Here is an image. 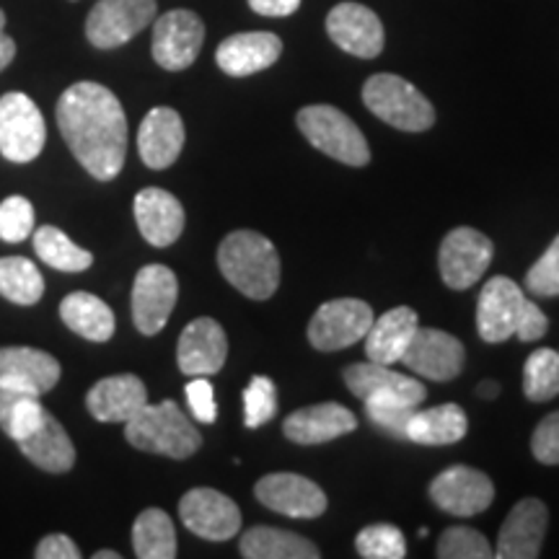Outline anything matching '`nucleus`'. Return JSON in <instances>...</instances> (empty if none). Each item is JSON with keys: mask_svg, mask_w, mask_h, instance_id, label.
Segmentation results:
<instances>
[{"mask_svg": "<svg viewBox=\"0 0 559 559\" xmlns=\"http://www.w3.org/2000/svg\"><path fill=\"white\" fill-rule=\"evenodd\" d=\"M58 128L91 177L109 181L128 156V117L120 99L94 81L73 83L58 102Z\"/></svg>", "mask_w": 559, "mask_h": 559, "instance_id": "nucleus-1", "label": "nucleus"}, {"mask_svg": "<svg viewBox=\"0 0 559 559\" xmlns=\"http://www.w3.org/2000/svg\"><path fill=\"white\" fill-rule=\"evenodd\" d=\"M477 332L479 337L498 345L510 337L521 342H536L549 332V319L534 300L523 296L521 285L510 277H492L481 288L477 304Z\"/></svg>", "mask_w": 559, "mask_h": 559, "instance_id": "nucleus-2", "label": "nucleus"}, {"mask_svg": "<svg viewBox=\"0 0 559 559\" xmlns=\"http://www.w3.org/2000/svg\"><path fill=\"white\" fill-rule=\"evenodd\" d=\"M218 267L236 290L251 300H267L280 285L275 243L257 230H234L218 249Z\"/></svg>", "mask_w": 559, "mask_h": 559, "instance_id": "nucleus-3", "label": "nucleus"}, {"mask_svg": "<svg viewBox=\"0 0 559 559\" xmlns=\"http://www.w3.org/2000/svg\"><path fill=\"white\" fill-rule=\"evenodd\" d=\"M124 438L138 451L160 453V456L179 461L194 456L202 445L200 430L171 400L145 404L138 415L124 423Z\"/></svg>", "mask_w": 559, "mask_h": 559, "instance_id": "nucleus-4", "label": "nucleus"}, {"mask_svg": "<svg viewBox=\"0 0 559 559\" xmlns=\"http://www.w3.org/2000/svg\"><path fill=\"white\" fill-rule=\"evenodd\" d=\"M362 102L379 120L404 132H425L436 124V107L419 88L394 73L370 75L362 86Z\"/></svg>", "mask_w": 559, "mask_h": 559, "instance_id": "nucleus-5", "label": "nucleus"}, {"mask_svg": "<svg viewBox=\"0 0 559 559\" xmlns=\"http://www.w3.org/2000/svg\"><path fill=\"white\" fill-rule=\"evenodd\" d=\"M298 130L313 148L347 166H366L370 160L368 140L345 111L330 104L304 107L296 117Z\"/></svg>", "mask_w": 559, "mask_h": 559, "instance_id": "nucleus-6", "label": "nucleus"}, {"mask_svg": "<svg viewBox=\"0 0 559 559\" xmlns=\"http://www.w3.org/2000/svg\"><path fill=\"white\" fill-rule=\"evenodd\" d=\"M47 143V124L37 104L21 91L0 96V156L29 164Z\"/></svg>", "mask_w": 559, "mask_h": 559, "instance_id": "nucleus-7", "label": "nucleus"}, {"mask_svg": "<svg viewBox=\"0 0 559 559\" xmlns=\"http://www.w3.org/2000/svg\"><path fill=\"white\" fill-rule=\"evenodd\" d=\"M373 309L358 298H334L319 306L309 321V342L321 353L345 349L366 340L373 324Z\"/></svg>", "mask_w": 559, "mask_h": 559, "instance_id": "nucleus-8", "label": "nucleus"}, {"mask_svg": "<svg viewBox=\"0 0 559 559\" xmlns=\"http://www.w3.org/2000/svg\"><path fill=\"white\" fill-rule=\"evenodd\" d=\"M156 19V0H99L86 19V37L99 50H115Z\"/></svg>", "mask_w": 559, "mask_h": 559, "instance_id": "nucleus-9", "label": "nucleus"}, {"mask_svg": "<svg viewBox=\"0 0 559 559\" xmlns=\"http://www.w3.org/2000/svg\"><path fill=\"white\" fill-rule=\"evenodd\" d=\"M492 254V241L485 234H479L477 228H453L438 251L440 277L453 290L472 288L487 272Z\"/></svg>", "mask_w": 559, "mask_h": 559, "instance_id": "nucleus-10", "label": "nucleus"}, {"mask_svg": "<svg viewBox=\"0 0 559 559\" xmlns=\"http://www.w3.org/2000/svg\"><path fill=\"white\" fill-rule=\"evenodd\" d=\"M205 41V24L198 13L177 9L153 24V60L164 70H187L198 60Z\"/></svg>", "mask_w": 559, "mask_h": 559, "instance_id": "nucleus-11", "label": "nucleus"}, {"mask_svg": "<svg viewBox=\"0 0 559 559\" xmlns=\"http://www.w3.org/2000/svg\"><path fill=\"white\" fill-rule=\"evenodd\" d=\"M179 296V280L164 264H148L132 285V321L138 332L153 337L166 326Z\"/></svg>", "mask_w": 559, "mask_h": 559, "instance_id": "nucleus-12", "label": "nucleus"}, {"mask_svg": "<svg viewBox=\"0 0 559 559\" xmlns=\"http://www.w3.org/2000/svg\"><path fill=\"white\" fill-rule=\"evenodd\" d=\"M179 515L194 536L207 542H228L241 528L239 506L213 487L190 489L179 502Z\"/></svg>", "mask_w": 559, "mask_h": 559, "instance_id": "nucleus-13", "label": "nucleus"}, {"mask_svg": "<svg viewBox=\"0 0 559 559\" xmlns=\"http://www.w3.org/2000/svg\"><path fill=\"white\" fill-rule=\"evenodd\" d=\"M430 498L443 513L469 519L492 506L495 485L487 474L472 469V466H451L432 479Z\"/></svg>", "mask_w": 559, "mask_h": 559, "instance_id": "nucleus-14", "label": "nucleus"}, {"mask_svg": "<svg viewBox=\"0 0 559 559\" xmlns=\"http://www.w3.org/2000/svg\"><path fill=\"white\" fill-rule=\"evenodd\" d=\"M402 362L419 379L453 381L464 368V345L449 332L417 326L404 349Z\"/></svg>", "mask_w": 559, "mask_h": 559, "instance_id": "nucleus-15", "label": "nucleus"}, {"mask_svg": "<svg viewBox=\"0 0 559 559\" xmlns=\"http://www.w3.org/2000/svg\"><path fill=\"white\" fill-rule=\"evenodd\" d=\"M254 495L264 508L288 515V519L311 521L324 515L326 510V495L321 492L317 481L290 472H277L262 477L257 481Z\"/></svg>", "mask_w": 559, "mask_h": 559, "instance_id": "nucleus-16", "label": "nucleus"}, {"mask_svg": "<svg viewBox=\"0 0 559 559\" xmlns=\"http://www.w3.org/2000/svg\"><path fill=\"white\" fill-rule=\"evenodd\" d=\"M342 376H345L347 389L360 402H402L417 407L428 396V389L417 379L396 373L383 362H355V366L345 368Z\"/></svg>", "mask_w": 559, "mask_h": 559, "instance_id": "nucleus-17", "label": "nucleus"}, {"mask_svg": "<svg viewBox=\"0 0 559 559\" xmlns=\"http://www.w3.org/2000/svg\"><path fill=\"white\" fill-rule=\"evenodd\" d=\"M326 34L340 50L373 60L383 52V24L368 5L340 3L326 16Z\"/></svg>", "mask_w": 559, "mask_h": 559, "instance_id": "nucleus-18", "label": "nucleus"}, {"mask_svg": "<svg viewBox=\"0 0 559 559\" xmlns=\"http://www.w3.org/2000/svg\"><path fill=\"white\" fill-rule=\"evenodd\" d=\"M549 526V510L542 500L526 498L515 502L510 515L502 523L498 536V559H536L542 555L544 536Z\"/></svg>", "mask_w": 559, "mask_h": 559, "instance_id": "nucleus-19", "label": "nucleus"}, {"mask_svg": "<svg viewBox=\"0 0 559 559\" xmlns=\"http://www.w3.org/2000/svg\"><path fill=\"white\" fill-rule=\"evenodd\" d=\"M228 358V337L215 319H194L181 332L177 362L185 376H215Z\"/></svg>", "mask_w": 559, "mask_h": 559, "instance_id": "nucleus-20", "label": "nucleus"}, {"mask_svg": "<svg viewBox=\"0 0 559 559\" xmlns=\"http://www.w3.org/2000/svg\"><path fill=\"white\" fill-rule=\"evenodd\" d=\"M283 55V39L272 32H243L223 39L215 52L223 73L243 79V75L262 73L275 66Z\"/></svg>", "mask_w": 559, "mask_h": 559, "instance_id": "nucleus-21", "label": "nucleus"}, {"mask_svg": "<svg viewBox=\"0 0 559 559\" xmlns=\"http://www.w3.org/2000/svg\"><path fill=\"white\" fill-rule=\"evenodd\" d=\"M355 428H358V417H355L347 407L334 402L313 404V407L293 412V415L285 417L283 423L285 438L298 445L330 443V440L347 436V432H353Z\"/></svg>", "mask_w": 559, "mask_h": 559, "instance_id": "nucleus-22", "label": "nucleus"}, {"mask_svg": "<svg viewBox=\"0 0 559 559\" xmlns=\"http://www.w3.org/2000/svg\"><path fill=\"white\" fill-rule=\"evenodd\" d=\"M145 404H148V389L132 373L96 381L86 394L91 417L99 419V423H128Z\"/></svg>", "mask_w": 559, "mask_h": 559, "instance_id": "nucleus-23", "label": "nucleus"}, {"mask_svg": "<svg viewBox=\"0 0 559 559\" xmlns=\"http://www.w3.org/2000/svg\"><path fill=\"white\" fill-rule=\"evenodd\" d=\"M185 148V122L179 111L156 107L145 115L138 132V151L148 169H169Z\"/></svg>", "mask_w": 559, "mask_h": 559, "instance_id": "nucleus-24", "label": "nucleus"}, {"mask_svg": "<svg viewBox=\"0 0 559 559\" xmlns=\"http://www.w3.org/2000/svg\"><path fill=\"white\" fill-rule=\"evenodd\" d=\"M60 381V362L45 349L0 347V383L45 396Z\"/></svg>", "mask_w": 559, "mask_h": 559, "instance_id": "nucleus-25", "label": "nucleus"}, {"mask_svg": "<svg viewBox=\"0 0 559 559\" xmlns=\"http://www.w3.org/2000/svg\"><path fill=\"white\" fill-rule=\"evenodd\" d=\"M135 223L153 247H171L185 230V207L171 192L148 187L135 198Z\"/></svg>", "mask_w": 559, "mask_h": 559, "instance_id": "nucleus-26", "label": "nucleus"}, {"mask_svg": "<svg viewBox=\"0 0 559 559\" xmlns=\"http://www.w3.org/2000/svg\"><path fill=\"white\" fill-rule=\"evenodd\" d=\"M417 326H419L417 311L409 309V306H400V309H391L383 313V317L373 319L366 340H362L366 342L368 360L383 362V366L402 362L404 349H407L412 334L417 332Z\"/></svg>", "mask_w": 559, "mask_h": 559, "instance_id": "nucleus-27", "label": "nucleus"}, {"mask_svg": "<svg viewBox=\"0 0 559 559\" xmlns=\"http://www.w3.org/2000/svg\"><path fill=\"white\" fill-rule=\"evenodd\" d=\"M19 449L34 466H39V469L52 472V474L70 472L75 464L73 440H70L66 428H62L50 412H45V417H41V423L37 425V430H34L32 436L19 440Z\"/></svg>", "mask_w": 559, "mask_h": 559, "instance_id": "nucleus-28", "label": "nucleus"}, {"mask_svg": "<svg viewBox=\"0 0 559 559\" xmlns=\"http://www.w3.org/2000/svg\"><path fill=\"white\" fill-rule=\"evenodd\" d=\"M469 430V419L459 404H440L432 409H415L407 423V440L419 445L459 443Z\"/></svg>", "mask_w": 559, "mask_h": 559, "instance_id": "nucleus-29", "label": "nucleus"}, {"mask_svg": "<svg viewBox=\"0 0 559 559\" xmlns=\"http://www.w3.org/2000/svg\"><path fill=\"white\" fill-rule=\"evenodd\" d=\"M60 319L66 321L70 332L88 342H107L115 334V313L102 298L91 296V293H70L60 304Z\"/></svg>", "mask_w": 559, "mask_h": 559, "instance_id": "nucleus-30", "label": "nucleus"}, {"mask_svg": "<svg viewBox=\"0 0 559 559\" xmlns=\"http://www.w3.org/2000/svg\"><path fill=\"white\" fill-rule=\"evenodd\" d=\"M241 557L247 559H319L321 551L313 542L293 531L257 526L249 528L239 542Z\"/></svg>", "mask_w": 559, "mask_h": 559, "instance_id": "nucleus-31", "label": "nucleus"}, {"mask_svg": "<svg viewBox=\"0 0 559 559\" xmlns=\"http://www.w3.org/2000/svg\"><path fill=\"white\" fill-rule=\"evenodd\" d=\"M45 407H41V396L32 394V391L9 386L0 383V430L11 440H24L37 430V425L45 417Z\"/></svg>", "mask_w": 559, "mask_h": 559, "instance_id": "nucleus-32", "label": "nucleus"}, {"mask_svg": "<svg viewBox=\"0 0 559 559\" xmlns=\"http://www.w3.org/2000/svg\"><path fill=\"white\" fill-rule=\"evenodd\" d=\"M132 549L140 559L177 557V531L164 510L148 508L138 515L132 526Z\"/></svg>", "mask_w": 559, "mask_h": 559, "instance_id": "nucleus-33", "label": "nucleus"}, {"mask_svg": "<svg viewBox=\"0 0 559 559\" xmlns=\"http://www.w3.org/2000/svg\"><path fill=\"white\" fill-rule=\"evenodd\" d=\"M0 296L19 306H34L41 300L45 277L37 264L24 257H3L0 260Z\"/></svg>", "mask_w": 559, "mask_h": 559, "instance_id": "nucleus-34", "label": "nucleus"}, {"mask_svg": "<svg viewBox=\"0 0 559 559\" xmlns=\"http://www.w3.org/2000/svg\"><path fill=\"white\" fill-rule=\"evenodd\" d=\"M34 251L45 264L60 272H83L94 264L91 251L75 247L73 241L55 226H41L34 230Z\"/></svg>", "mask_w": 559, "mask_h": 559, "instance_id": "nucleus-35", "label": "nucleus"}, {"mask_svg": "<svg viewBox=\"0 0 559 559\" xmlns=\"http://www.w3.org/2000/svg\"><path fill=\"white\" fill-rule=\"evenodd\" d=\"M523 394L528 402H549L559 394V353L539 347L523 368Z\"/></svg>", "mask_w": 559, "mask_h": 559, "instance_id": "nucleus-36", "label": "nucleus"}, {"mask_svg": "<svg viewBox=\"0 0 559 559\" xmlns=\"http://www.w3.org/2000/svg\"><path fill=\"white\" fill-rule=\"evenodd\" d=\"M355 549L366 559H402L407 557V542L404 534L396 526L389 523H376V526H366L355 539Z\"/></svg>", "mask_w": 559, "mask_h": 559, "instance_id": "nucleus-37", "label": "nucleus"}, {"mask_svg": "<svg viewBox=\"0 0 559 559\" xmlns=\"http://www.w3.org/2000/svg\"><path fill=\"white\" fill-rule=\"evenodd\" d=\"M277 415V389L267 376H254L243 389V425L251 430L262 428Z\"/></svg>", "mask_w": 559, "mask_h": 559, "instance_id": "nucleus-38", "label": "nucleus"}, {"mask_svg": "<svg viewBox=\"0 0 559 559\" xmlns=\"http://www.w3.org/2000/svg\"><path fill=\"white\" fill-rule=\"evenodd\" d=\"M438 557L440 559H489L495 557V551L479 531H474L469 526H451L440 534Z\"/></svg>", "mask_w": 559, "mask_h": 559, "instance_id": "nucleus-39", "label": "nucleus"}, {"mask_svg": "<svg viewBox=\"0 0 559 559\" xmlns=\"http://www.w3.org/2000/svg\"><path fill=\"white\" fill-rule=\"evenodd\" d=\"M34 234V207L21 194L0 202V239L9 243L26 241Z\"/></svg>", "mask_w": 559, "mask_h": 559, "instance_id": "nucleus-40", "label": "nucleus"}, {"mask_svg": "<svg viewBox=\"0 0 559 559\" xmlns=\"http://www.w3.org/2000/svg\"><path fill=\"white\" fill-rule=\"evenodd\" d=\"M526 288L536 298H555L559 296V236L551 241V247L544 251L542 260H536L534 267L526 275Z\"/></svg>", "mask_w": 559, "mask_h": 559, "instance_id": "nucleus-41", "label": "nucleus"}, {"mask_svg": "<svg viewBox=\"0 0 559 559\" xmlns=\"http://www.w3.org/2000/svg\"><path fill=\"white\" fill-rule=\"evenodd\" d=\"M417 407L402 402H366L368 419L391 438L407 440V423Z\"/></svg>", "mask_w": 559, "mask_h": 559, "instance_id": "nucleus-42", "label": "nucleus"}, {"mask_svg": "<svg viewBox=\"0 0 559 559\" xmlns=\"http://www.w3.org/2000/svg\"><path fill=\"white\" fill-rule=\"evenodd\" d=\"M531 451H534V459L539 464H559V412H551L536 425L534 438H531Z\"/></svg>", "mask_w": 559, "mask_h": 559, "instance_id": "nucleus-43", "label": "nucleus"}, {"mask_svg": "<svg viewBox=\"0 0 559 559\" xmlns=\"http://www.w3.org/2000/svg\"><path fill=\"white\" fill-rule=\"evenodd\" d=\"M185 391L194 419L205 425L215 423V417H218V404H215V391L213 383L207 381V376H194V379L187 383Z\"/></svg>", "mask_w": 559, "mask_h": 559, "instance_id": "nucleus-44", "label": "nucleus"}, {"mask_svg": "<svg viewBox=\"0 0 559 559\" xmlns=\"http://www.w3.org/2000/svg\"><path fill=\"white\" fill-rule=\"evenodd\" d=\"M37 559H79L81 551L75 547V542L66 534H52L47 539L39 542L37 551H34Z\"/></svg>", "mask_w": 559, "mask_h": 559, "instance_id": "nucleus-45", "label": "nucleus"}, {"mask_svg": "<svg viewBox=\"0 0 559 559\" xmlns=\"http://www.w3.org/2000/svg\"><path fill=\"white\" fill-rule=\"evenodd\" d=\"M251 11H257L260 16H290L298 11L300 0H249Z\"/></svg>", "mask_w": 559, "mask_h": 559, "instance_id": "nucleus-46", "label": "nucleus"}, {"mask_svg": "<svg viewBox=\"0 0 559 559\" xmlns=\"http://www.w3.org/2000/svg\"><path fill=\"white\" fill-rule=\"evenodd\" d=\"M16 58V41H13L9 34L0 32V70H5Z\"/></svg>", "mask_w": 559, "mask_h": 559, "instance_id": "nucleus-47", "label": "nucleus"}, {"mask_svg": "<svg viewBox=\"0 0 559 559\" xmlns=\"http://www.w3.org/2000/svg\"><path fill=\"white\" fill-rule=\"evenodd\" d=\"M477 394L485 396V400H495V396L500 394V386H498V383H495V381H485V383H481V386L477 389Z\"/></svg>", "mask_w": 559, "mask_h": 559, "instance_id": "nucleus-48", "label": "nucleus"}, {"mask_svg": "<svg viewBox=\"0 0 559 559\" xmlns=\"http://www.w3.org/2000/svg\"><path fill=\"white\" fill-rule=\"evenodd\" d=\"M94 559H120V555H117V551H109V549H104V551H96Z\"/></svg>", "mask_w": 559, "mask_h": 559, "instance_id": "nucleus-49", "label": "nucleus"}, {"mask_svg": "<svg viewBox=\"0 0 559 559\" xmlns=\"http://www.w3.org/2000/svg\"><path fill=\"white\" fill-rule=\"evenodd\" d=\"M3 26H5V13L0 11V32H3Z\"/></svg>", "mask_w": 559, "mask_h": 559, "instance_id": "nucleus-50", "label": "nucleus"}, {"mask_svg": "<svg viewBox=\"0 0 559 559\" xmlns=\"http://www.w3.org/2000/svg\"><path fill=\"white\" fill-rule=\"evenodd\" d=\"M70 3H75V0H70Z\"/></svg>", "mask_w": 559, "mask_h": 559, "instance_id": "nucleus-51", "label": "nucleus"}]
</instances>
